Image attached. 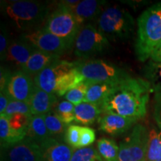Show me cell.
<instances>
[{
	"instance_id": "6da1fadb",
	"label": "cell",
	"mask_w": 161,
	"mask_h": 161,
	"mask_svg": "<svg viewBox=\"0 0 161 161\" xmlns=\"http://www.w3.org/2000/svg\"><path fill=\"white\" fill-rule=\"evenodd\" d=\"M152 92L149 82L130 75L115 84L100 108L105 114H116L138 121L144 118Z\"/></svg>"
},
{
	"instance_id": "7a4b0ae2",
	"label": "cell",
	"mask_w": 161,
	"mask_h": 161,
	"mask_svg": "<svg viewBox=\"0 0 161 161\" xmlns=\"http://www.w3.org/2000/svg\"><path fill=\"white\" fill-rule=\"evenodd\" d=\"M79 60H58L34 77L37 87L57 96H65L72 88L84 81L78 70Z\"/></svg>"
},
{
	"instance_id": "3957f363",
	"label": "cell",
	"mask_w": 161,
	"mask_h": 161,
	"mask_svg": "<svg viewBox=\"0 0 161 161\" xmlns=\"http://www.w3.org/2000/svg\"><path fill=\"white\" fill-rule=\"evenodd\" d=\"M161 42V3L154 4L141 14L137 19L135 53L140 61L150 59Z\"/></svg>"
},
{
	"instance_id": "277c9868",
	"label": "cell",
	"mask_w": 161,
	"mask_h": 161,
	"mask_svg": "<svg viewBox=\"0 0 161 161\" xmlns=\"http://www.w3.org/2000/svg\"><path fill=\"white\" fill-rule=\"evenodd\" d=\"M1 11L15 29L30 31L49 17V8L48 4L43 2L16 0L2 2Z\"/></svg>"
},
{
	"instance_id": "5b68a950",
	"label": "cell",
	"mask_w": 161,
	"mask_h": 161,
	"mask_svg": "<svg viewBox=\"0 0 161 161\" xmlns=\"http://www.w3.org/2000/svg\"><path fill=\"white\" fill-rule=\"evenodd\" d=\"M97 29L108 40H123L132 35L135 20L131 14L119 6L104 9L97 19Z\"/></svg>"
},
{
	"instance_id": "8992f818",
	"label": "cell",
	"mask_w": 161,
	"mask_h": 161,
	"mask_svg": "<svg viewBox=\"0 0 161 161\" xmlns=\"http://www.w3.org/2000/svg\"><path fill=\"white\" fill-rule=\"evenodd\" d=\"M43 28L66 41L71 48L75 43L80 25L73 11L60 2L57 8L47 17Z\"/></svg>"
},
{
	"instance_id": "52a82bcc",
	"label": "cell",
	"mask_w": 161,
	"mask_h": 161,
	"mask_svg": "<svg viewBox=\"0 0 161 161\" xmlns=\"http://www.w3.org/2000/svg\"><path fill=\"white\" fill-rule=\"evenodd\" d=\"M78 70L88 82L118 83L130 75L122 68L101 59L79 60Z\"/></svg>"
},
{
	"instance_id": "ba28073f",
	"label": "cell",
	"mask_w": 161,
	"mask_h": 161,
	"mask_svg": "<svg viewBox=\"0 0 161 161\" xmlns=\"http://www.w3.org/2000/svg\"><path fill=\"white\" fill-rule=\"evenodd\" d=\"M110 47L109 40L92 24L80 27L74 43V53L78 58H89L102 54Z\"/></svg>"
},
{
	"instance_id": "9c48e42d",
	"label": "cell",
	"mask_w": 161,
	"mask_h": 161,
	"mask_svg": "<svg viewBox=\"0 0 161 161\" xmlns=\"http://www.w3.org/2000/svg\"><path fill=\"white\" fill-rule=\"evenodd\" d=\"M149 132L146 127L136 124L129 136L119 144V161H146Z\"/></svg>"
},
{
	"instance_id": "30bf717a",
	"label": "cell",
	"mask_w": 161,
	"mask_h": 161,
	"mask_svg": "<svg viewBox=\"0 0 161 161\" xmlns=\"http://www.w3.org/2000/svg\"><path fill=\"white\" fill-rule=\"evenodd\" d=\"M20 38L29 43L36 49L47 53L62 55L70 49L66 41L44 28L22 34Z\"/></svg>"
},
{
	"instance_id": "8fae6325",
	"label": "cell",
	"mask_w": 161,
	"mask_h": 161,
	"mask_svg": "<svg viewBox=\"0 0 161 161\" xmlns=\"http://www.w3.org/2000/svg\"><path fill=\"white\" fill-rule=\"evenodd\" d=\"M40 146L29 137L1 149V161H40Z\"/></svg>"
},
{
	"instance_id": "7c38bea8",
	"label": "cell",
	"mask_w": 161,
	"mask_h": 161,
	"mask_svg": "<svg viewBox=\"0 0 161 161\" xmlns=\"http://www.w3.org/2000/svg\"><path fill=\"white\" fill-rule=\"evenodd\" d=\"M35 87L34 80L24 72L18 69L12 73L5 91L12 100L28 102Z\"/></svg>"
},
{
	"instance_id": "4fadbf2b",
	"label": "cell",
	"mask_w": 161,
	"mask_h": 161,
	"mask_svg": "<svg viewBox=\"0 0 161 161\" xmlns=\"http://www.w3.org/2000/svg\"><path fill=\"white\" fill-rule=\"evenodd\" d=\"M40 161H70L75 148L55 138L40 143Z\"/></svg>"
},
{
	"instance_id": "5bb4252c",
	"label": "cell",
	"mask_w": 161,
	"mask_h": 161,
	"mask_svg": "<svg viewBox=\"0 0 161 161\" xmlns=\"http://www.w3.org/2000/svg\"><path fill=\"white\" fill-rule=\"evenodd\" d=\"M57 102V96L49 93L35 85L29 104L32 116H44L52 110Z\"/></svg>"
},
{
	"instance_id": "9a60e30c",
	"label": "cell",
	"mask_w": 161,
	"mask_h": 161,
	"mask_svg": "<svg viewBox=\"0 0 161 161\" xmlns=\"http://www.w3.org/2000/svg\"><path fill=\"white\" fill-rule=\"evenodd\" d=\"M106 2L103 0H84L80 1L73 11L78 23L81 26L89 24L90 21L99 17L104 11Z\"/></svg>"
},
{
	"instance_id": "2e32d148",
	"label": "cell",
	"mask_w": 161,
	"mask_h": 161,
	"mask_svg": "<svg viewBox=\"0 0 161 161\" xmlns=\"http://www.w3.org/2000/svg\"><path fill=\"white\" fill-rule=\"evenodd\" d=\"M35 50L33 46L19 37L10 43L5 60L22 69Z\"/></svg>"
},
{
	"instance_id": "e0dca14e",
	"label": "cell",
	"mask_w": 161,
	"mask_h": 161,
	"mask_svg": "<svg viewBox=\"0 0 161 161\" xmlns=\"http://www.w3.org/2000/svg\"><path fill=\"white\" fill-rule=\"evenodd\" d=\"M136 122V120L116 114H105L98 119L100 130L114 136L126 132Z\"/></svg>"
},
{
	"instance_id": "ac0fdd59",
	"label": "cell",
	"mask_w": 161,
	"mask_h": 161,
	"mask_svg": "<svg viewBox=\"0 0 161 161\" xmlns=\"http://www.w3.org/2000/svg\"><path fill=\"white\" fill-rule=\"evenodd\" d=\"M60 55L36 49L21 70L30 76H36L48 66L60 60Z\"/></svg>"
},
{
	"instance_id": "d6986e66",
	"label": "cell",
	"mask_w": 161,
	"mask_h": 161,
	"mask_svg": "<svg viewBox=\"0 0 161 161\" xmlns=\"http://www.w3.org/2000/svg\"><path fill=\"white\" fill-rule=\"evenodd\" d=\"M102 109L98 104L82 102L74 108L75 122L85 125H92L100 119Z\"/></svg>"
},
{
	"instance_id": "ffe728a7",
	"label": "cell",
	"mask_w": 161,
	"mask_h": 161,
	"mask_svg": "<svg viewBox=\"0 0 161 161\" xmlns=\"http://www.w3.org/2000/svg\"><path fill=\"white\" fill-rule=\"evenodd\" d=\"M26 133L13 129L7 117L0 115V143L1 149L17 143L26 137Z\"/></svg>"
},
{
	"instance_id": "44dd1931",
	"label": "cell",
	"mask_w": 161,
	"mask_h": 161,
	"mask_svg": "<svg viewBox=\"0 0 161 161\" xmlns=\"http://www.w3.org/2000/svg\"><path fill=\"white\" fill-rule=\"evenodd\" d=\"M88 83L89 85L84 102L98 104L99 106L116 84L108 83V82H88Z\"/></svg>"
},
{
	"instance_id": "7402d4cb",
	"label": "cell",
	"mask_w": 161,
	"mask_h": 161,
	"mask_svg": "<svg viewBox=\"0 0 161 161\" xmlns=\"http://www.w3.org/2000/svg\"><path fill=\"white\" fill-rule=\"evenodd\" d=\"M26 136L35 140L39 144L51 138L49 130L46 128L43 116H31L28 127Z\"/></svg>"
},
{
	"instance_id": "603a6c76",
	"label": "cell",
	"mask_w": 161,
	"mask_h": 161,
	"mask_svg": "<svg viewBox=\"0 0 161 161\" xmlns=\"http://www.w3.org/2000/svg\"><path fill=\"white\" fill-rule=\"evenodd\" d=\"M143 74L146 80L149 82L152 92H161V62L150 60L144 66Z\"/></svg>"
},
{
	"instance_id": "cb8c5ba5",
	"label": "cell",
	"mask_w": 161,
	"mask_h": 161,
	"mask_svg": "<svg viewBox=\"0 0 161 161\" xmlns=\"http://www.w3.org/2000/svg\"><path fill=\"white\" fill-rule=\"evenodd\" d=\"M119 148L115 141L101 138L97 142V151L101 158L106 161H119Z\"/></svg>"
},
{
	"instance_id": "d4e9b609",
	"label": "cell",
	"mask_w": 161,
	"mask_h": 161,
	"mask_svg": "<svg viewBox=\"0 0 161 161\" xmlns=\"http://www.w3.org/2000/svg\"><path fill=\"white\" fill-rule=\"evenodd\" d=\"M43 116L46 128L49 130L51 137L58 140V138H61L63 135L64 136V134H65L68 126L63 123V122L56 114L55 110H51Z\"/></svg>"
},
{
	"instance_id": "484cf974",
	"label": "cell",
	"mask_w": 161,
	"mask_h": 161,
	"mask_svg": "<svg viewBox=\"0 0 161 161\" xmlns=\"http://www.w3.org/2000/svg\"><path fill=\"white\" fill-rule=\"evenodd\" d=\"M161 154V129H152L149 132V141L146 154V161H157Z\"/></svg>"
},
{
	"instance_id": "4316f807",
	"label": "cell",
	"mask_w": 161,
	"mask_h": 161,
	"mask_svg": "<svg viewBox=\"0 0 161 161\" xmlns=\"http://www.w3.org/2000/svg\"><path fill=\"white\" fill-rule=\"evenodd\" d=\"M74 108L75 105L70 103L68 101L64 100L60 102L56 106L54 110L60 119L66 126H69L73 121H75V114H74Z\"/></svg>"
},
{
	"instance_id": "83f0119b",
	"label": "cell",
	"mask_w": 161,
	"mask_h": 161,
	"mask_svg": "<svg viewBox=\"0 0 161 161\" xmlns=\"http://www.w3.org/2000/svg\"><path fill=\"white\" fill-rule=\"evenodd\" d=\"M88 85H89V83L84 80L79 85L69 90L65 94V98L66 101L69 102L70 103L74 104L75 106L84 102L86 91H87Z\"/></svg>"
},
{
	"instance_id": "f1b7e54d",
	"label": "cell",
	"mask_w": 161,
	"mask_h": 161,
	"mask_svg": "<svg viewBox=\"0 0 161 161\" xmlns=\"http://www.w3.org/2000/svg\"><path fill=\"white\" fill-rule=\"evenodd\" d=\"M14 114H24V115L32 116L28 102L11 100L4 114H0V115H3L5 117H9Z\"/></svg>"
},
{
	"instance_id": "f546056e",
	"label": "cell",
	"mask_w": 161,
	"mask_h": 161,
	"mask_svg": "<svg viewBox=\"0 0 161 161\" xmlns=\"http://www.w3.org/2000/svg\"><path fill=\"white\" fill-rule=\"evenodd\" d=\"M99 156L93 147H85L75 149L70 161H96Z\"/></svg>"
},
{
	"instance_id": "4dcf8cb0",
	"label": "cell",
	"mask_w": 161,
	"mask_h": 161,
	"mask_svg": "<svg viewBox=\"0 0 161 161\" xmlns=\"http://www.w3.org/2000/svg\"><path fill=\"white\" fill-rule=\"evenodd\" d=\"M80 130H81L80 126L71 125L67 127L64 134V139L66 143L75 149L79 148Z\"/></svg>"
},
{
	"instance_id": "1f68e13d",
	"label": "cell",
	"mask_w": 161,
	"mask_h": 161,
	"mask_svg": "<svg viewBox=\"0 0 161 161\" xmlns=\"http://www.w3.org/2000/svg\"><path fill=\"white\" fill-rule=\"evenodd\" d=\"M31 117V116L24 115V114H14L7 118L9 121L10 126L13 129L24 131L27 134V129Z\"/></svg>"
},
{
	"instance_id": "d6a6232c",
	"label": "cell",
	"mask_w": 161,
	"mask_h": 161,
	"mask_svg": "<svg viewBox=\"0 0 161 161\" xmlns=\"http://www.w3.org/2000/svg\"><path fill=\"white\" fill-rule=\"evenodd\" d=\"M0 59L1 62L5 61L7 56L8 49L9 47V35L8 30L5 24H1L0 28Z\"/></svg>"
},
{
	"instance_id": "836d02e7",
	"label": "cell",
	"mask_w": 161,
	"mask_h": 161,
	"mask_svg": "<svg viewBox=\"0 0 161 161\" xmlns=\"http://www.w3.org/2000/svg\"><path fill=\"white\" fill-rule=\"evenodd\" d=\"M96 140L95 130L88 127H81L80 136V148H85L89 147L92 145Z\"/></svg>"
},
{
	"instance_id": "e575fe53",
	"label": "cell",
	"mask_w": 161,
	"mask_h": 161,
	"mask_svg": "<svg viewBox=\"0 0 161 161\" xmlns=\"http://www.w3.org/2000/svg\"><path fill=\"white\" fill-rule=\"evenodd\" d=\"M154 119L161 129V92H154Z\"/></svg>"
},
{
	"instance_id": "d590c367",
	"label": "cell",
	"mask_w": 161,
	"mask_h": 161,
	"mask_svg": "<svg viewBox=\"0 0 161 161\" xmlns=\"http://www.w3.org/2000/svg\"><path fill=\"white\" fill-rule=\"evenodd\" d=\"M12 73L13 72L10 71L9 69L5 66H1V69H0V92L6 90Z\"/></svg>"
},
{
	"instance_id": "8d00e7d4",
	"label": "cell",
	"mask_w": 161,
	"mask_h": 161,
	"mask_svg": "<svg viewBox=\"0 0 161 161\" xmlns=\"http://www.w3.org/2000/svg\"><path fill=\"white\" fill-rule=\"evenodd\" d=\"M11 100V98L5 90L0 92V114H4Z\"/></svg>"
},
{
	"instance_id": "74e56055",
	"label": "cell",
	"mask_w": 161,
	"mask_h": 161,
	"mask_svg": "<svg viewBox=\"0 0 161 161\" xmlns=\"http://www.w3.org/2000/svg\"><path fill=\"white\" fill-rule=\"evenodd\" d=\"M150 60L154 62H161V42L152 52Z\"/></svg>"
}]
</instances>
